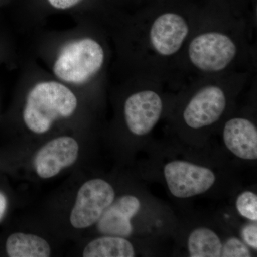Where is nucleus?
<instances>
[{
  "label": "nucleus",
  "instance_id": "f257e3e1",
  "mask_svg": "<svg viewBox=\"0 0 257 257\" xmlns=\"http://www.w3.org/2000/svg\"><path fill=\"white\" fill-rule=\"evenodd\" d=\"M205 1L200 21L176 62L175 84L209 76L254 72L256 52L250 17L238 16Z\"/></svg>",
  "mask_w": 257,
  "mask_h": 257
},
{
  "label": "nucleus",
  "instance_id": "f03ea898",
  "mask_svg": "<svg viewBox=\"0 0 257 257\" xmlns=\"http://www.w3.org/2000/svg\"><path fill=\"white\" fill-rule=\"evenodd\" d=\"M204 0L147 2L135 23L138 72L163 77L172 84L176 62L202 18Z\"/></svg>",
  "mask_w": 257,
  "mask_h": 257
},
{
  "label": "nucleus",
  "instance_id": "7ed1b4c3",
  "mask_svg": "<svg viewBox=\"0 0 257 257\" xmlns=\"http://www.w3.org/2000/svg\"><path fill=\"white\" fill-rule=\"evenodd\" d=\"M254 72H231L200 77L186 83L190 96L182 111L184 124L192 130L209 127L224 116L229 95L248 84Z\"/></svg>",
  "mask_w": 257,
  "mask_h": 257
},
{
  "label": "nucleus",
  "instance_id": "20e7f679",
  "mask_svg": "<svg viewBox=\"0 0 257 257\" xmlns=\"http://www.w3.org/2000/svg\"><path fill=\"white\" fill-rule=\"evenodd\" d=\"M77 106L75 95L63 84L55 82L39 83L27 98L24 121L34 133H45L55 120L69 117Z\"/></svg>",
  "mask_w": 257,
  "mask_h": 257
},
{
  "label": "nucleus",
  "instance_id": "39448f33",
  "mask_svg": "<svg viewBox=\"0 0 257 257\" xmlns=\"http://www.w3.org/2000/svg\"><path fill=\"white\" fill-rule=\"evenodd\" d=\"M138 73L140 86L126 98L123 112L130 133L142 137L151 133L158 124L164 111L162 90L166 84H171L156 74Z\"/></svg>",
  "mask_w": 257,
  "mask_h": 257
},
{
  "label": "nucleus",
  "instance_id": "423d86ee",
  "mask_svg": "<svg viewBox=\"0 0 257 257\" xmlns=\"http://www.w3.org/2000/svg\"><path fill=\"white\" fill-rule=\"evenodd\" d=\"M104 62L105 52L101 44L84 38L62 49L54 64V73L64 82L83 84L100 72Z\"/></svg>",
  "mask_w": 257,
  "mask_h": 257
},
{
  "label": "nucleus",
  "instance_id": "0eeeda50",
  "mask_svg": "<svg viewBox=\"0 0 257 257\" xmlns=\"http://www.w3.org/2000/svg\"><path fill=\"white\" fill-rule=\"evenodd\" d=\"M114 189L106 181L94 179L85 182L77 193L70 214L71 224L77 229L95 224L114 202Z\"/></svg>",
  "mask_w": 257,
  "mask_h": 257
},
{
  "label": "nucleus",
  "instance_id": "6e6552de",
  "mask_svg": "<svg viewBox=\"0 0 257 257\" xmlns=\"http://www.w3.org/2000/svg\"><path fill=\"white\" fill-rule=\"evenodd\" d=\"M166 182L172 195L186 199L209 190L216 181L210 169L186 161L176 160L164 169Z\"/></svg>",
  "mask_w": 257,
  "mask_h": 257
},
{
  "label": "nucleus",
  "instance_id": "1a4fd4ad",
  "mask_svg": "<svg viewBox=\"0 0 257 257\" xmlns=\"http://www.w3.org/2000/svg\"><path fill=\"white\" fill-rule=\"evenodd\" d=\"M79 145L74 138L61 137L52 140L37 152L35 157V170L41 178L55 177L77 160Z\"/></svg>",
  "mask_w": 257,
  "mask_h": 257
},
{
  "label": "nucleus",
  "instance_id": "9d476101",
  "mask_svg": "<svg viewBox=\"0 0 257 257\" xmlns=\"http://www.w3.org/2000/svg\"><path fill=\"white\" fill-rule=\"evenodd\" d=\"M141 204L135 196L120 197L104 211L97 221V229L101 234L126 237L133 231L131 219L140 211Z\"/></svg>",
  "mask_w": 257,
  "mask_h": 257
},
{
  "label": "nucleus",
  "instance_id": "9b49d317",
  "mask_svg": "<svg viewBox=\"0 0 257 257\" xmlns=\"http://www.w3.org/2000/svg\"><path fill=\"white\" fill-rule=\"evenodd\" d=\"M223 139L226 148L235 156L246 160L257 159V128L246 117H232L224 124Z\"/></svg>",
  "mask_w": 257,
  "mask_h": 257
},
{
  "label": "nucleus",
  "instance_id": "f8f14e48",
  "mask_svg": "<svg viewBox=\"0 0 257 257\" xmlns=\"http://www.w3.org/2000/svg\"><path fill=\"white\" fill-rule=\"evenodd\" d=\"M6 251L10 257H47L51 248L47 241L36 235L15 233L7 240Z\"/></svg>",
  "mask_w": 257,
  "mask_h": 257
},
{
  "label": "nucleus",
  "instance_id": "ddd939ff",
  "mask_svg": "<svg viewBox=\"0 0 257 257\" xmlns=\"http://www.w3.org/2000/svg\"><path fill=\"white\" fill-rule=\"evenodd\" d=\"M135 248L128 240L120 236L98 238L88 243L83 251L84 257H133Z\"/></svg>",
  "mask_w": 257,
  "mask_h": 257
},
{
  "label": "nucleus",
  "instance_id": "4468645a",
  "mask_svg": "<svg viewBox=\"0 0 257 257\" xmlns=\"http://www.w3.org/2000/svg\"><path fill=\"white\" fill-rule=\"evenodd\" d=\"M221 248L222 243L219 236L208 228H198L189 235L188 250L191 257H219Z\"/></svg>",
  "mask_w": 257,
  "mask_h": 257
},
{
  "label": "nucleus",
  "instance_id": "2eb2a0df",
  "mask_svg": "<svg viewBox=\"0 0 257 257\" xmlns=\"http://www.w3.org/2000/svg\"><path fill=\"white\" fill-rule=\"evenodd\" d=\"M236 207L243 217L257 221V196L255 193L250 191L241 193L236 199Z\"/></svg>",
  "mask_w": 257,
  "mask_h": 257
},
{
  "label": "nucleus",
  "instance_id": "dca6fc26",
  "mask_svg": "<svg viewBox=\"0 0 257 257\" xmlns=\"http://www.w3.org/2000/svg\"><path fill=\"white\" fill-rule=\"evenodd\" d=\"M221 256L250 257L251 251L248 246L237 238L231 237L222 244Z\"/></svg>",
  "mask_w": 257,
  "mask_h": 257
},
{
  "label": "nucleus",
  "instance_id": "f3484780",
  "mask_svg": "<svg viewBox=\"0 0 257 257\" xmlns=\"http://www.w3.org/2000/svg\"><path fill=\"white\" fill-rule=\"evenodd\" d=\"M216 4L221 5L223 8L238 16L250 17L251 6L253 0H207Z\"/></svg>",
  "mask_w": 257,
  "mask_h": 257
},
{
  "label": "nucleus",
  "instance_id": "a211bd4d",
  "mask_svg": "<svg viewBox=\"0 0 257 257\" xmlns=\"http://www.w3.org/2000/svg\"><path fill=\"white\" fill-rule=\"evenodd\" d=\"M243 239L245 242L251 248H257V226L256 224L246 225L242 230Z\"/></svg>",
  "mask_w": 257,
  "mask_h": 257
},
{
  "label": "nucleus",
  "instance_id": "6ab92c4d",
  "mask_svg": "<svg viewBox=\"0 0 257 257\" xmlns=\"http://www.w3.org/2000/svg\"><path fill=\"white\" fill-rule=\"evenodd\" d=\"M50 4L57 9L65 10L78 4L81 0H48Z\"/></svg>",
  "mask_w": 257,
  "mask_h": 257
},
{
  "label": "nucleus",
  "instance_id": "aec40b11",
  "mask_svg": "<svg viewBox=\"0 0 257 257\" xmlns=\"http://www.w3.org/2000/svg\"><path fill=\"white\" fill-rule=\"evenodd\" d=\"M6 199H5L4 196L0 193V219H1L3 215H4L5 210H6Z\"/></svg>",
  "mask_w": 257,
  "mask_h": 257
},
{
  "label": "nucleus",
  "instance_id": "412c9836",
  "mask_svg": "<svg viewBox=\"0 0 257 257\" xmlns=\"http://www.w3.org/2000/svg\"><path fill=\"white\" fill-rule=\"evenodd\" d=\"M157 1V0H146V2Z\"/></svg>",
  "mask_w": 257,
  "mask_h": 257
}]
</instances>
